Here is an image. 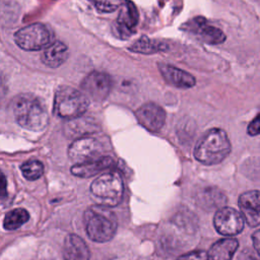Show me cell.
I'll return each mask as SVG.
<instances>
[{
	"mask_svg": "<svg viewBox=\"0 0 260 260\" xmlns=\"http://www.w3.org/2000/svg\"><path fill=\"white\" fill-rule=\"evenodd\" d=\"M95 7L104 12H111L117 8V5L110 4L108 2H101V1H95Z\"/></svg>",
	"mask_w": 260,
	"mask_h": 260,
	"instance_id": "obj_25",
	"label": "cell"
},
{
	"mask_svg": "<svg viewBox=\"0 0 260 260\" xmlns=\"http://www.w3.org/2000/svg\"><path fill=\"white\" fill-rule=\"evenodd\" d=\"M23 177L29 181L38 180L44 173V166L38 159H28L20 166Z\"/></svg>",
	"mask_w": 260,
	"mask_h": 260,
	"instance_id": "obj_21",
	"label": "cell"
},
{
	"mask_svg": "<svg viewBox=\"0 0 260 260\" xmlns=\"http://www.w3.org/2000/svg\"><path fill=\"white\" fill-rule=\"evenodd\" d=\"M103 145L92 137H81L74 140L68 148L69 158L78 164L88 162L102 157Z\"/></svg>",
	"mask_w": 260,
	"mask_h": 260,
	"instance_id": "obj_7",
	"label": "cell"
},
{
	"mask_svg": "<svg viewBox=\"0 0 260 260\" xmlns=\"http://www.w3.org/2000/svg\"><path fill=\"white\" fill-rule=\"evenodd\" d=\"M239 207L250 226L260 224V191L252 190L239 197Z\"/></svg>",
	"mask_w": 260,
	"mask_h": 260,
	"instance_id": "obj_11",
	"label": "cell"
},
{
	"mask_svg": "<svg viewBox=\"0 0 260 260\" xmlns=\"http://www.w3.org/2000/svg\"><path fill=\"white\" fill-rule=\"evenodd\" d=\"M239 260H259V258L254 251L248 248V249H244L241 252L239 256Z\"/></svg>",
	"mask_w": 260,
	"mask_h": 260,
	"instance_id": "obj_24",
	"label": "cell"
},
{
	"mask_svg": "<svg viewBox=\"0 0 260 260\" xmlns=\"http://www.w3.org/2000/svg\"><path fill=\"white\" fill-rule=\"evenodd\" d=\"M158 69L165 80L176 87L190 88L193 87L196 83V80L193 75L173 65L159 63Z\"/></svg>",
	"mask_w": 260,
	"mask_h": 260,
	"instance_id": "obj_12",
	"label": "cell"
},
{
	"mask_svg": "<svg viewBox=\"0 0 260 260\" xmlns=\"http://www.w3.org/2000/svg\"><path fill=\"white\" fill-rule=\"evenodd\" d=\"M83 218L86 234L92 241L105 243L115 236L118 221L110 207L102 204L92 205L85 210Z\"/></svg>",
	"mask_w": 260,
	"mask_h": 260,
	"instance_id": "obj_3",
	"label": "cell"
},
{
	"mask_svg": "<svg viewBox=\"0 0 260 260\" xmlns=\"http://www.w3.org/2000/svg\"><path fill=\"white\" fill-rule=\"evenodd\" d=\"M29 218L27 210L23 208H15L7 212L3 219V226L5 230L13 231L20 228Z\"/></svg>",
	"mask_w": 260,
	"mask_h": 260,
	"instance_id": "obj_20",
	"label": "cell"
},
{
	"mask_svg": "<svg viewBox=\"0 0 260 260\" xmlns=\"http://www.w3.org/2000/svg\"><path fill=\"white\" fill-rule=\"evenodd\" d=\"M232 145L225 131L219 128L207 130L198 140L195 149V158L207 166L221 162L231 152Z\"/></svg>",
	"mask_w": 260,
	"mask_h": 260,
	"instance_id": "obj_2",
	"label": "cell"
},
{
	"mask_svg": "<svg viewBox=\"0 0 260 260\" xmlns=\"http://www.w3.org/2000/svg\"><path fill=\"white\" fill-rule=\"evenodd\" d=\"M213 224L220 235L236 236L243 231L245 218L243 214L235 208L222 207L215 212Z\"/></svg>",
	"mask_w": 260,
	"mask_h": 260,
	"instance_id": "obj_8",
	"label": "cell"
},
{
	"mask_svg": "<svg viewBox=\"0 0 260 260\" xmlns=\"http://www.w3.org/2000/svg\"><path fill=\"white\" fill-rule=\"evenodd\" d=\"M135 115L138 123L151 132L159 131L166 122L165 110L154 103L143 104L137 109Z\"/></svg>",
	"mask_w": 260,
	"mask_h": 260,
	"instance_id": "obj_10",
	"label": "cell"
},
{
	"mask_svg": "<svg viewBox=\"0 0 260 260\" xmlns=\"http://www.w3.org/2000/svg\"><path fill=\"white\" fill-rule=\"evenodd\" d=\"M114 164V160L110 156H102L98 159L84 162V164H78L74 165L71 168V173L72 175L76 177H81V178H89L92 177L100 172L107 170L111 168V166Z\"/></svg>",
	"mask_w": 260,
	"mask_h": 260,
	"instance_id": "obj_15",
	"label": "cell"
},
{
	"mask_svg": "<svg viewBox=\"0 0 260 260\" xmlns=\"http://www.w3.org/2000/svg\"><path fill=\"white\" fill-rule=\"evenodd\" d=\"M239 247L235 238H224L215 242L209 249L208 260H232Z\"/></svg>",
	"mask_w": 260,
	"mask_h": 260,
	"instance_id": "obj_17",
	"label": "cell"
},
{
	"mask_svg": "<svg viewBox=\"0 0 260 260\" xmlns=\"http://www.w3.org/2000/svg\"><path fill=\"white\" fill-rule=\"evenodd\" d=\"M247 132L251 136L260 135V113L249 123Z\"/></svg>",
	"mask_w": 260,
	"mask_h": 260,
	"instance_id": "obj_23",
	"label": "cell"
},
{
	"mask_svg": "<svg viewBox=\"0 0 260 260\" xmlns=\"http://www.w3.org/2000/svg\"><path fill=\"white\" fill-rule=\"evenodd\" d=\"M68 58V49L62 42H55L45 49L41 56L42 62L50 67L57 68L61 66Z\"/></svg>",
	"mask_w": 260,
	"mask_h": 260,
	"instance_id": "obj_16",
	"label": "cell"
},
{
	"mask_svg": "<svg viewBox=\"0 0 260 260\" xmlns=\"http://www.w3.org/2000/svg\"><path fill=\"white\" fill-rule=\"evenodd\" d=\"M176 260H208V254L202 250H196L181 255Z\"/></svg>",
	"mask_w": 260,
	"mask_h": 260,
	"instance_id": "obj_22",
	"label": "cell"
},
{
	"mask_svg": "<svg viewBox=\"0 0 260 260\" xmlns=\"http://www.w3.org/2000/svg\"><path fill=\"white\" fill-rule=\"evenodd\" d=\"M90 192L99 204L113 207L123 197L124 185L121 176L116 172H108L99 176L90 186Z\"/></svg>",
	"mask_w": 260,
	"mask_h": 260,
	"instance_id": "obj_5",
	"label": "cell"
},
{
	"mask_svg": "<svg viewBox=\"0 0 260 260\" xmlns=\"http://www.w3.org/2000/svg\"><path fill=\"white\" fill-rule=\"evenodd\" d=\"M252 241L254 244V248L256 250V253L260 257V230L256 231L252 236Z\"/></svg>",
	"mask_w": 260,
	"mask_h": 260,
	"instance_id": "obj_26",
	"label": "cell"
},
{
	"mask_svg": "<svg viewBox=\"0 0 260 260\" xmlns=\"http://www.w3.org/2000/svg\"><path fill=\"white\" fill-rule=\"evenodd\" d=\"M89 104L88 98L71 86H60L54 98V111L63 119H76L85 113Z\"/></svg>",
	"mask_w": 260,
	"mask_h": 260,
	"instance_id": "obj_4",
	"label": "cell"
},
{
	"mask_svg": "<svg viewBox=\"0 0 260 260\" xmlns=\"http://www.w3.org/2000/svg\"><path fill=\"white\" fill-rule=\"evenodd\" d=\"M193 30L200 37V39L208 45H219L225 41L223 31L213 25L207 23L203 17H196L193 20Z\"/></svg>",
	"mask_w": 260,
	"mask_h": 260,
	"instance_id": "obj_14",
	"label": "cell"
},
{
	"mask_svg": "<svg viewBox=\"0 0 260 260\" xmlns=\"http://www.w3.org/2000/svg\"><path fill=\"white\" fill-rule=\"evenodd\" d=\"M138 21V12L133 3L127 2L123 5L122 10L117 19V27L123 32L129 34L135 27Z\"/></svg>",
	"mask_w": 260,
	"mask_h": 260,
	"instance_id": "obj_18",
	"label": "cell"
},
{
	"mask_svg": "<svg viewBox=\"0 0 260 260\" xmlns=\"http://www.w3.org/2000/svg\"><path fill=\"white\" fill-rule=\"evenodd\" d=\"M12 111L16 122L24 129L41 131L49 122L45 105L30 93H21L12 101Z\"/></svg>",
	"mask_w": 260,
	"mask_h": 260,
	"instance_id": "obj_1",
	"label": "cell"
},
{
	"mask_svg": "<svg viewBox=\"0 0 260 260\" xmlns=\"http://www.w3.org/2000/svg\"><path fill=\"white\" fill-rule=\"evenodd\" d=\"M63 257L64 260H89L90 253L80 237L70 234L64 240Z\"/></svg>",
	"mask_w": 260,
	"mask_h": 260,
	"instance_id": "obj_13",
	"label": "cell"
},
{
	"mask_svg": "<svg viewBox=\"0 0 260 260\" xmlns=\"http://www.w3.org/2000/svg\"><path fill=\"white\" fill-rule=\"evenodd\" d=\"M51 32L43 23H32L18 29L14 34L16 45L25 51H38L49 47Z\"/></svg>",
	"mask_w": 260,
	"mask_h": 260,
	"instance_id": "obj_6",
	"label": "cell"
},
{
	"mask_svg": "<svg viewBox=\"0 0 260 260\" xmlns=\"http://www.w3.org/2000/svg\"><path fill=\"white\" fill-rule=\"evenodd\" d=\"M80 87L81 91L88 98V100L102 102L110 93L112 80L107 73L92 71L82 80Z\"/></svg>",
	"mask_w": 260,
	"mask_h": 260,
	"instance_id": "obj_9",
	"label": "cell"
},
{
	"mask_svg": "<svg viewBox=\"0 0 260 260\" xmlns=\"http://www.w3.org/2000/svg\"><path fill=\"white\" fill-rule=\"evenodd\" d=\"M166 49L167 47L165 44L156 40H151L147 37H142L130 47V51L140 54H153Z\"/></svg>",
	"mask_w": 260,
	"mask_h": 260,
	"instance_id": "obj_19",
	"label": "cell"
}]
</instances>
